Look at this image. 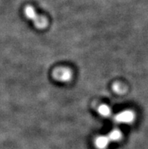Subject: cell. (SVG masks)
Wrapping results in <instances>:
<instances>
[{"instance_id":"1","label":"cell","mask_w":148,"mask_h":149,"mask_svg":"<svg viewBox=\"0 0 148 149\" xmlns=\"http://www.w3.org/2000/svg\"><path fill=\"white\" fill-rule=\"evenodd\" d=\"M24 15L26 18L33 21L36 28L44 29L48 26V20L43 16L39 15L33 6H27L24 8Z\"/></svg>"},{"instance_id":"2","label":"cell","mask_w":148,"mask_h":149,"mask_svg":"<svg viewBox=\"0 0 148 149\" xmlns=\"http://www.w3.org/2000/svg\"><path fill=\"white\" fill-rule=\"evenodd\" d=\"M53 77L60 82H68L72 78V72L69 68H57L53 73Z\"/></svg>"},{"instance_id":"3","label":"cell","mask_w":148,"mask_h":149,"mask_svg":"<svg viewBox=\"0 0 148 149\" xmlns=\"http://www.w3.org/2000/svg\"><path fill=\"white\" fill-rule=\"evenodd\" d=\"M115 121L119 123H131L135 120V113L132 111L126 110L117 113L114 117Z\"/></svg>"},{"instance_id":"4","label":"cell","mask_w":148,"mask_h":149,"mask_svg":"<svg viewBox=\"0 0 148 149\" xmlns=\"http://www.w3.org/2000/svg\"><path fill=\"white\" fill-rule=\"evenodd\" d=\"M111 143L110 140L107 136H98L94 140V146L98 149H106Z\"/></svg>"},{"instance_id":"5","label":"cell","mask_w":148,"mask_h":149,"mask_svg":"<svg viewBox=\"0 0 148 149\" xmlns=\"http://www.w3.org/2000/svg\"><path fill=\"white\" fill-rule=\"evenodd\" d=\"M108 138L110 139L111 142H119L120 140L122 139V134L121 131L119 130H113L111 131L110 133L107 134Z\"/></svg>"},{"instance_id":"6","label":"cell","mask_w":148,"mask_h":149,"mask_svg":"<svg viewBox=\"0 0 148 149\" xmlns=\"http://www.w3.org/2000/svg\"><path fill=\"white\" fill-rule=\"evenodd\" d=\"M98 112L102 117H108L111 114V109L107 104H101L98 107Z\"/></svg>"},{"instance_id":"7","label":"cell","mask_w":148,"mask_h":149,"mask_svg":"<svg viewBox=\"0 0 148 149\" xmlns=\"http://www.w3.org/2000/svg\"><path fill=\"white\" fill-rule=\"evenodd\" d=\"M113 88V90L117 93H122L124 91H125V89H124V88L122 87V86L119 84V83H115Z\"/></svg>"}]
</instances>
